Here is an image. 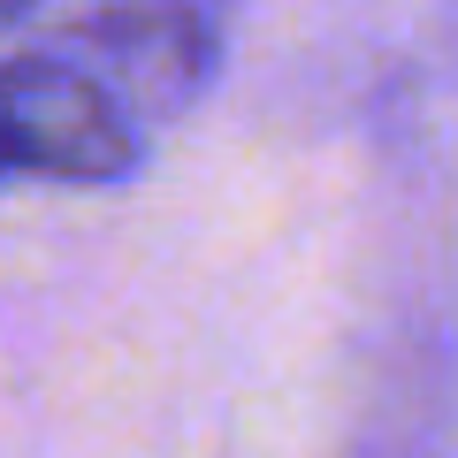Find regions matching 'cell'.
I'll return each mask as SVG.
<instances>
[{
	"mask_svg": "<svg viewBox=\"0 0 458 458\" xmlns=\"http://www.w3.org/2000/svg\"><path fill=\"white\" fill-rule=\"evenodd\" d=\"M0 131L16 168H38L54 183H123L161 138L62 31L0 62Z\"/></svg>",
	"mask_w": 458,
	"mask_h": 458,
	"instance_id": "6da1fadb",
	"label": "cell"
},
{
	"mask_svg": "<svg viewBox=\"0 0 458 458\" xmlns=\"http://www.w3.org/2000/svg\"><path fill=\"white\" fill-rule=\"evenodd\" d=\"M458 405H451V375L443 360H420L405 375H390L382 405L367 412L352 458H458Z\"/></svg>",
	"mask_w": 458,
	"mask_h": 458,
	"instance_id": "7a4b0ae2",
	"label": "cell"
},
{
	"mask_svg": "<svg viewBox=\"0 0 458 458\" xmlns=\"http://www.w3.org/2000/svg\"><path fill=\"white\" fill-rule=\"evenodd\" d=\"M38 0H0V23H16V16H31Z\"/></svg>",
	"mask_w": 458,
	"mask_h": 458,
	"instance_id": "3957f363",
	"label": "cell"
},
{
	"mask_svg": "<svg viewBox=\"0 0 458 458\" xmlns=\"http://www.w3.org/2000/svg\"><path fill=\"white\" fill-rule=\"evenodd\" d=\"M16 176V153H8V131H0V183Z\"/></svg>",
	"mask_w": 458,
	"mask_h": 458,
	"instance_id": "277c9868",
	"label": "cell"
}]
</instances>
